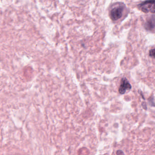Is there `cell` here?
<instances>
[{"instance_id":"3","label":"cell","mask_w":155,"mask_h":155,"mask_svg":"<svg viewBox=\"0 0 155 155\" xmlns=\"http://www.w3.org/2000/svg\"><path fill=\"white\" fill-rule=\"evenodd\" d=\"M131 86L128 81L126 78H123L121 80L120 87L119 88V92L120 94H125L127 90L131 89Z\"/></svg>"},{"instance_id":"6","label":"cell","mask_w":155,"mask_h":155,"mask_svg":"<svg viewBox=\"0 0 155 155\" xmlns=\"http://www.w3.org/2000/svg\"><path fill=\"white\" fill-rule=\"evenodd\" d=\"M117 155H120V154H124V153H123V151H121L120 150H117Z\"/></svg>"},{"instance_id":"4","label":"cell","mask_w":155,"mask_h":155,"mask_svg":"<svg viewBox=\"0 0 155 155\" xmlns=\"http://www.w3.org/2000/svg\"><path fill=\"white\" fill-rule=\"evenodd\" d=\"M144 28L147 30H154L155 28V16H151L150 18L147 19V21L144 25Z\"/></svg>"},{"instance_id":"2","label":"cell","mask_w":155,"mask_h":155,"mask_svg":"<svg viewBox=\"0 0 155 155\" xmlns=\"http://www.w3.org/2000/svg\"><path fill=\"white\" fill-rule=\"evenodd\" d=\"M139 8L144 13H155V0H147L138 5Z\"/></svg>"},{"instance_id":"1","label":"cell","mask_w":155,"mask_h":155,"mask_svg":"<svg viewBox=\"0 0 155 155\" xmlns=\"http://www.w3.org/2000/svg\"><path fill=\"white\" fill-rule=\"evenodd\" d=\"M124 7L123 4H120L113 8L109 12V16L113 21L118 20L122 17Z\"/></svg>"},{"instance_id":"5","label":"cell","mask_w":155,"mask_h":155,"mask_svg":"<svg viewBox=\"0 0 155 155\" xmlns=\"http://www.w3.org/2000/svg\"><path fill=\"white\" fill-rule=\"evenodd\" d=\"M150 56L152 58H155V49H153L150 51Z\"/></svg>"}]
</instances>
